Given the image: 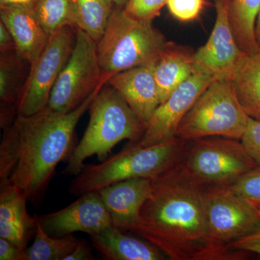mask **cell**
Instances as JSON below:
<instances>
[{"mask_svg":"<svg viewBox=\"0 0 260 260\" xmlns=\"http://www.w3.org/2000/svg\"><path fill=\"white\" fill-rule=\"evenodd\" d=\"M205 188L179 167L152 180L150 196L133 234L172 260H241L249 253L220 246L210 234Z\"/></svg>","mask_w":260,"mask_h":260,"instance_id":"1","label":"cell"},{"mask_svg":"<svg viewBox=\"0 0 260 260\" xmlns=\"http://www.w3.org/2000/svg\"><path fill=\"white\" fill-rule=\"evenodd\" d=\"M104 85L71 112H56L47 106L32 115L18 114L3 129L0 186H17L28 202L39 204L59 162L68 161L73 153L75 128Z\"/></svg>","mask_w":260,"mask_h":260,"instance_id":"2","label":"cell"},{"mask_svg":"<svg viewBox=\"0 0 260 260\" xmlns=\"http://www.w3.org/2000/svg\"><path fill=\"white\" fill-rule=\"evenodd\" d=\"M186 144L177 137L147 147L129 143L101 164H84L72 181L70 192L80 196L127 179H158L179 167Z\"/></svg>","mask_w":260,"mask_h":260,"instance_id":"3","label":"cell"},{"mask_svg":"<svg viewBox=\"0 0 260 260\" xmlns=\"http://www.w3.org/2000/svg\"><path fill=\"white\" fill-rule=\"evenodd\" d=\"M88 111V125L68 159L62 172L66 175L76 176L84 161L93 155L104 161L122 140L137 143L146 128L121 94L107 83L94 98Z\"/></svg>","mask_w":260,"mask_h":260,"instance_id":"4","label":"cell"},{"mask_svg":"<svg viewBox=\"0 0 260 260\" xmlns=\"http://www.w3.org/2000/svg\"><path fill=\"white\" fill-rule=\"evenodd\" d=\"M165 36L153 25L114 8L104 35L97 43L103 73L113 75L156 60L168 45Z\"/></svg>","mask_w":260,"mask_h":260,"instance_id":"5","label":"cell"},{"mask_svg":"<svg viewBox=\"0 0 260 260\" xmlns=\"http://www.w3.org/2000/svg\"><path fill=\"white\" fill-rule=\"evenodd\" d=\"M242 140L207 137L186 140L179 169L205 188L229 186L257 167Z\"/></svg>","mask_w":260,"mask_h":260,"instance_id":"6","label":"cell"},{"mask_svg":"<svg viewBox=\"0 0 260 260\" xmlns=\"http://www.w3.org/2000/svg\"><path fill=\"white\" fill-rule=\"evenodd\" d=\"M249 118L239 102L233 80H215L183 118L176 137L184 140L216 136L242 140Z\"/></svg>","mask_w":260,"mask_h":260,"instance_id":"7","label":"cell"},{"mask_svg":"<svg viewBox=\"0 0 260 260\" xmlns=\"http://www.w3.org/2000/svg\"><path fill=\"white\" fill-rule=\"evenodd\" d=\"M109 79L99 62L97 43L77 29L74 49L51 90L47 106L54 112H71Z\"/></svg>","mask_w":260,"mask_h":260,"instance_id":"8","label":"cell"},{"mask_svg":"<svg viewBox=\"0 0 260 260\" xmlns=\"http://www.w3.org/2000/svg\"><path fill=\"white\" fill-rule=\"evenodd\" d=\"M76 34V28L67 26L49 36L42 54L30 65L19 99L18 114L32 115L47 107L51 90L74 49Z\"/></svg>","mask_w":260,"mask_h":260,"instance_id":"9","label":"cell"},{"mask_svg":"<svg viewBox=\"0 0 260 260\" xmlns=\"http://www.w3.org/2000/svg\"><path fill=\"white\" fill-rule=\"evenodd\" d=\"M205 210L210 234L220 246L233 243L260 229L256 204L229 186L205 188Z\"/></svg>","mask_w":260,"mask_h":260,"instance_id":"10","label":"cell"},{"mask_svg":"<svg viewBox=\"0 0 260 260\" xmlns=\"http://www.w3.org/2000/svg\"><path fill=\"white\" fill-rule=\"evenodd\" d=\"M213 2L216 11L215 24L205 45L194 53V69L215 80H232L248 54L239 47L231 26V0Z\"/></svg>","mask_w":260,"mask_h":260,"instance_id":"11","label":"cell"},{"mask_svg":"<svg viewBox=\"0 0 260 260\" xmlns=\"http://www.w3.org/2000/svg\"><path fill=\"white\" fill-rule=\"evenodd\" d=\"M214 80L209 75L195 71L189 79L158 106L147 124L141 139L134 143L147 147L175 138L183 118Z\"/></svg>","mask_w":260,"mask_h":260,"instance_id":"12","label":"cell"},{"mask_svg":"<svg viewBox=\"0 0 260 260\" xmlns=\"http://www.w3.org/2000/svg\"><path fill=\"white\" fill-rule=\"evenodd\" d=\"M49 235L63 237L75 232L95 235L113 225L112 219L99 191L83 195L64 208L46 215H36Z\"/></svg>","mask_w":260,"mask_h":260,"instance_id":"13","label":"cell"},{"mask_svg":"<svg viewBox=\"0 0 260 260\" xmlns=\"http://www.w3.org/2000/svg\"><path fill=\"white\" fill-rule=\"evenodd\" d=\"M151 189V179L137 178L106 186L99 192L110 213L113 225L131 233L139 223L140 211Z\"/></svg>","mask_w":260,"mask_h":260,"instance_id":"14","label":"cell"},{"mask_svg":"<svg viewBox=\"0 0 260 260\" xmlns=\"http://www.w3.org/2000/svg\"><path fill=\"white\" fill-rule=\"evenodd\" d=\"M154 63L124 70L113 75L107 82L124 98L145 127L160 104Z\"/></svg>","mask_w":260,"mask_h":260,"instance_id":"15","label":"cell"},{"mask_svg":"<svg viewBox=\"0 0 260 260\" xmlns=\"http://www.w3.org/2000/svg\"><path fill=\"white\" fill-rule=\"evenodd\" d=\"M0 19L10 30L20 55L30 65L34 64L49 39L36 14L34 7L0 6Z\"/></svg>","mask_w":260,"mask_h":260,"instance_id":"16","label":"cell"},{"mask_svg":"<svg viewBox=\"0 0 260 260\" xmlns=\"http://www.w3.org/2000/svg\"><path fill=\"white\" fill-rule=\"evenodd\" d=\"M25 195L12 184L0 186V237L10 241L24 250L35 236L37 223L36 215L27 210Z\"/></svg>","mask_w":260,"mask_h":260,"instance_id":"17","label":"cell"},{"mask_svg":"<svg viewBox=\"0 0 260 260\" xmlns=\"http://www.w3.org/2000/svg\"><path fill=\"white\" fill-rule=\"evenodd\" d=\"M114 225L90 236L94 249L107 260H164L167 256L145 239L125 234Z\"/></svg>","mask_w":260,"mask_h":260,"instance_id":"18","label":"cell"},{"mask_svg":"<svg viewBox=\"0 0 260 260\" xmlns=\"http://www.w3.org/2000/svg\"><path fill=\"white\" fill-rule=\"evenodd\" d=\"M194 53L188 48L169 42L155 61L154 76L160 104L194 74Z\"/></svg>","mask_w":260,"mask_h":260,"instance_id":"19","label":"cell"},{"mask_svg":"<svg viewBox=\"0 0 260 260\" xmlns=\"http://www.w3.org/2000/svg\"><path fill=\"white\" fill-rule=\"evenodd\" d=\"M1 114H18V103L28 74L26 64L18 49L0 52Z\"/></svg>","mask_w":260,"mask_h":260,"instance_id":"20","label":"cell"},{"mask_svg":"<svg viewBox=\"0 0 260 260\" xmlns=\"http://www.w3.org/2000/svg\"><path fill=\"white\" fill-rule=\"evenodd\" d=\"M232 80L243 109L251 119L260 121V48L246 56Z\"/></svg>","mask_w":260,"mask_h":260,"instance_id":"21","label":"cell"},{"mask_svg":"<svg viewBox=\"0 0 260 260\" xmlns=\"http://www.w3.org/2000/svg\"><path fill=\"white\" fill-rule=\"evenodd\" d=\"M260 0H231L229 16L231 26L239 47L246 54L259 50L255 26Z\"/></svg>","mask_w":260,"mask_h":260,"instance_id":"22","label":"cell"},{"mask_svg":"<svg viewBox=\"0 0 260 260\" xmlns=\"http://www.w3.org/2000/svg\"><path fill=\"white\" fill-rule=\"evenodd\" d=\"M75 23L98 43L102 39L114 7L109 0H74Z\"/></svg>","mask_w":260,"mask_h":260,"instance_id":"23","label":"cell"},{"mask_svg":"<svg viewBox=\"0 0 260 260\" xmlns=\"http://www.w3.org/2000/svg\"><path fill=\"white\" fill-rule=\"evenodd\" d=\"M37 223L34 243L26 249V260H65L79 242L80 239L73 235L51 237L42 229L37 219Z\"/></svg>","mask_w":260,"mask_h":260,"instance_id":"24","label":"cell"},{"mask_svg":"<svg viewBox=\"0 0 260 260\" xmlns=\"http://www.w3.org/2000/svg\"><path fill=\"white\" fill-rule=\"evenodd\" d=\"M34 9L49 36L67 26L77 29L74 0H39Z\"/></svg>","mask_w":260,"mask_h":260,"instance_id":"25","label":"cell"},{"mask_svg":"<svg viewBox=\"0 0 260 260\" xmlns=\"http://www.w3.org/2000/svg\"><path fill=\"white\" fill-rule=\"evenodd\" d=\"M207 5L206 0H168L167 7L173 18L189 23L199 19Z\"/></svg>","mask_w":260,"mask_h":260,"instance_id":"26","label":"cell"},{"mask_svg":"<svg viewBox=\"0 0 260 260\" xmlns=\"http://www.w3.org/2000/svg\"><path fill=\"white\" fill-rule=\"evenodd\" d=\"M168 0H128L124 9L133 18L143 21L153 22L160 15Z\"/></svg>","mask_w":260,"mask_h":260,"instance_id":"27","label":"cell"},{"mask_svg":"<svg viewBox=\"0 0 260 260\" xmlns=\"http://www.w3.org/2000/svg\"><path fill=\"white\" fill-rule=\"evenodd\" d=\"M229 187L246 199L260 203V166L246 173Z\"/></svg>","mask_w":260,"mask_h":260,"instance_id":"28","label":"cell"},{"mask_svg":"<svg viewBox=\"0 0 260 260\" xmlns=\"http://www.w3.org/2000/svg\"><path fill=\"white\" fill-rule=\"evenodd\" d=\"M241 140L248 153L260 166V121L249 118L247 127Z\"/></svg>","mask_w":260,"mask_h":260,"instance_id":"29","label":"cell"},{"mask_svg":"<svg viewBox=\"0 0 260 260\" xmlns=\"http://www.w3.org/2000/svg\"><path fill=\"white\" fill-rule=\"evenodd\" d=\"M0 260H26V250L0 237Z\"/></svg>","mask_w":260,"mask_h":260,"instance_id":"30","label":"cell"},{"mask_svg":"<svg viewBox=\"0 0 260 260\" xmlns=\"http://www.w3.org/2000/svg\"><path fill=\"white\" fill-rule=\"evenodd\" d=\"M229 248L260 255V229L254 234L233 243Z\"/></svg>","mask_w":260,"mask_h":260,"instance_id":"31","label":"cell"},{"mask_svg":"<svg viewBox=\"0 0 260 260\" xmlns=\"http://www.w3.org/2000/svg\"><path fill=\"white\" fill-rule=\"evenodd\" d=\"M95 259L92 254L90 246L85 240H80L74 250L67 256L65 260H90Z\"/></svg>","mask_w":260,"mask_h":260,"instance_id":"32","label":"cell"},{"mask_svg":"<svg viewBox=\"0 0 260 260\" xmlns=\"http://www.w3.org/2000/svg\"><path fill=\"white\" fill-rule=\"evenodd\" d=\"M17 49L10 30L0 21V52Z\"/></svg>","mask_w":260,"mask_h":260,"instance_id":"33","label":"cell"},{"mask_svg":"<svg viewBox=\"0 0 260 260\" xmlns=\"http://www.w3.org/2000/svg\"><path fill=\"white\" fill-rule=\"evenodd\" d=\"M39 0H0V6L19 5V6L35 7Z\"/></svg>","mask_w":260,"mask_h":260,"instance_id":"34","label":"cell"},{"mask_svg":"<svg viewBox=\"0 0 260 260\" xmlns=\"http://www.w3.org/2000/svg\"><path fill=\"white\" fill-rule=\"evenodd\" d=\"M255 35L256 42H257L258 45H259V47H260V8L259 13H258L257 18H256Z\"/></svg>","mask_w":260,"mask_h":260,"instance_id":"35","label":"cell"},{"mask_svg":"<svg viewBox=\"0 0 260 260\" xmlns=\"http://www.w3.org/2000/svg\"><path fill=\"white\" fill-rule=\"evenodd\" d=\"M112 5H114V8H124L128 0H109Z\"/></svg>","mask_w":260,"mask_h":260,"instance_id":"36","label":"cell"},{"mask_svg":"<svg viewBox=\"0 0 260 260\" xmlns=\"http://www.w3.org/2000/svg\"><path fill=\"white\" fill-rule=\"evenodd\" d=\"M256 208H257V211L258 213H259L260 215V203H256Z\"/></svg>","mask_w":260,"mask_h":260,"instance_id":"37","label":"cell"}]
</instances>
